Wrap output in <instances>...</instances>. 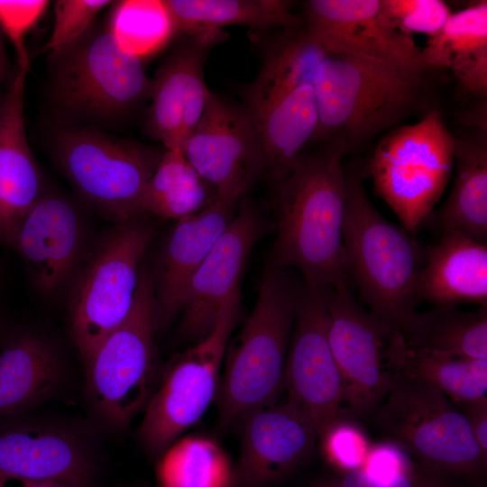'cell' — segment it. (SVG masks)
I'll return each mask as SVG.
<instances>
[{
    "label": "cell",
    "instance_id": "6da1fadb",
    "mask_svg": "<svg viewBox=\"0 0 487 487\" xmlns=\"http://www.w3.org/2000/svg\"><path fill=\"white\" fill-rule=\"evenodd\" d=\"M346 150L327 144L302 153L276 182V238L270 262L298 269L311 289L348 288L343 244Z\"/></svg>",
    "mask_w": 487,
    "mask_h": 487
},
{
    "label": "cell",
    "instance_id": "7a4b0ae2",
    "mask_svg": "<svg viewBox=\"0 0 487 487\" xmlns=\"http://www.w3.org/2000/svg\"><path fill=\"white\" fill-rule=\"evenodd\" d=\"M426 72L328 53L314 81L318 124L313 141L348 152L400 124L423 105Z\"/></svg>",
    "mask_w": 487,
    "mask_h": 487
},
{
    "label": "cell",
    "instance_id": "3957f363",
    "mask_svg": "<svg viewBox=\"0 0 487 487\" xmlns=\"http://www.w3.org/2000/svg\"><path fill=\"white\" fill-rule=\"evenodd\" d=\"M343 244L350 279L374 317L400 333L417 314L423 255L407 231L386 220L360 174L345 172Z\"/></svg>",
    "mask_w": 487,
    "mask_h": 487
},
{
    "label": "cell",
    "instance_id": "277c9868",
    "mask_svg": "<svg viewBox=\"0 0 487 487\" xmlns=\"http://www.w3.org/2000/svg\"><path fill=\"white\" fill-rule=\"evenodd\" d=\"M299 291L283 269L266 263L253 309L226 347L216 396L222 427L278 402Z\"/></svg>",
    "mask_w": 487,
    "mask_h": 487
},
{
    "label": "cell",
    "instance_id": "5b68a950",
    "mask_svg": "<svg viewBox=\"0 0 487 487\" xmlns=\"http://www.w3.org/2000/svg\"><path fill=\"white\" fill-rule=\"evenodd\" d=\"M158 328L152 273L141 269L129 315L84 363L85 396L98 427L124 430L145 410L163 368L155 344Z\"/></svg>",
    "mask_w": 487,
    "mask_h": 487
},
{
    "label": "cell",
    "instance_id": "8992f818",
    "mask_svg": "<svg viewBox=\"0 0 487 487\" xmlns=\"http://www.w3.org/2000/svg\"><path fill=\"white\" fill-rule=\"evenodd\" d=\"M370 418L385 443L436 473L471 481L486 467L487 456L464 414L440 391L412 376L399 372Z\"/></svg>",
    "mask_w": 487,
    "mask_h": 487
},
{
    "label": "cell",
    "instance_id": "52a82bcc",
    "mask_svg": "<svg viewBox=\"0 0 487 487\" xmlns=\"http://www.w3.org/2000/svg\"><path fill=\"white\" fill-rule=\"evenodd\" d=\"M153 236V228L141 217L119 223L80 271L71 293L69 323L84 363L129 315L141 262Z\"/></svg>",
    "mask_w": 487,
    "mask_h": 487
},
{
    "label": "cell",
    "instance_id": "ba28073f",
    "mask_svg": "<svg viewBox=\"0 0 487 487\" xmlns=\"http://www.w3.org/2000/svg\"><path fill=\"white\" fill-rule=\"evenodd\" d=\"M240 297L239 286L225 299L212 332L163 366L137 429L138 439L148 453L160 455L170 449L216 398L220 370L238 317Z\"/></svg>",
    "mask_w": 487,
    "mask_h": 487
},
{
    "label": "cell",
    "instance_id": "9c48e42d",
    "mask_svg": "<svg viewBox=\"0 0 487 487\" xmlns=\"http://www.w3.org/2000/svg\"><path fill=\"white\" fill-rule=\"evenodd\" d=\"M455 136L431 111L393 129L377 144L370 172L379 196L414 233L442 196L455 161Z\"/></svg>",
    "mask_w": 487,
    "mask_h": 487
},
{
    "label": "cell",
    "instance_id": "30bf717a",
    "mask_svg": "<svg viewBox=\"0 0 487 487\" xmlns=\"http://www.w3.org/2000/svg\"><path fill=\"white\" fill-rule=\"evenodd\" d=\"M53 59V98L70 115L118 119L151 95L142 59L124 51L108 26L91 28Z\"/></svg>",
    "mask_w": 487,
    "mask_h": 487
},
{
    "label": "cell",
    "instance_id": "8fae6325",
    "mask_svg": "<svg viewBox=\"0 0 487 487\" xmlns=\"http://www.w3.org/2000/svg\"><path fill=\"white\" fill-rule=\"evenodd\" d=\"M53 151L62 171L86 201L117 224L140 217L141 198L162 153L84 128L57 133Z\"/></svg>",
    "mask_w": 487,
    "mask_h": 487
},
{
    "label": "cell",
    "instance_id": "7c38bea8",
    "mask_svg": "<svg viewBox=\"0 0 487 487\" xmlns=\"http://www.w3.org/2000/svg\"><path fill=\"white\" fill-rule=\"evenodd\" d=\"M328 315V340L344 402L351 415L370 417L400 372L401 337L362 308L346 287L330 289Z\"/></svg>",
    "mask_w": 487,
    "mask_h": 487
},
{
    "label": "cell",
    "instance_id": "4fadbf2b",
    "mask_svg": "<svg viewBox=\"0 0 487 487\" xmlns=\"http://www.w3.org/2000/svg\"><path fill=\"white\" fill-rule=\"evenodd\" d=\"M90 425L27 413L0 418V477L92 487L99 465Z\"/></svg>",
    "mask_w": 487,
    "mask_h": 487
},
{
    "label": "cell",
    "instance_id": "5bb4252c",
    "mask_svg": "<svg viewBox=\"0 0 487 487\" xmlns=\"http://www.w3.org/2000/svg\"><path fill=\"white\" fill-rule=\"evenodd\" d=\"M329 292L299 288L283 383L286 400L308 418L318 438L348 416L328 340Z\"/></svg>",
    "mask_w": 487,
    "mask_h": 487
},
{
    "label": "cell",
    "instance_id": "9a60e30c",
    "mask_svg": "<svg viewBox=\"0 0 487 487\" xmlns=\"http://www.w3.org/2000/svg\"><path fill=\"white\" fill-rule=\"evenodd\" d=\"M182 152L215 196L237 203L249 191L265 163L254 124L245 109L211 91L203 115Z\"/></svg>",
    "mask_w": 487,
    "mask_h": 487
},
{
    "label": "cell",
    "instance_id": "2e32d148",
    "mask_svg": "<svg viewBox=\"0 0 487 487\" xmlns=\"http://www.w3.org/2000/svg\"><path fill=\"white\" fill-rule=\"evenodd\" d=\"M307 30L327 53L430 70L412 39L387 26L379 0H309Z\"/></svg>",
    "mask_w": 487,
    "mask_h": 487
},
{
    "label": "cell",
    "instance_id": "e0dca14e",
    "mask_svg": "<svg viewBox=\"0 0 487 487\" xmlns=\"http://www.w3.org/2000/svg\"><path fill=\"white\" fill-rule=\"evenodd\" d=\"M222 37L221 30L189 34L152 79L147 127L166 150L182 151L203 115L209 93L204 66L209 51Z\"/></svg>",
    "mask_w": 487,
    "mask_h": 487
},
{
    "label": "cell",
    "instance_id": "ac0fdd59",
    "mask_svg": "<svg viewBox=\"0 0 487 487\" xmlns=\"http://www.w3.org/2000/svg\"><path fill=\"white\" fill-rule=\"evenodd\" d=\"M264 222L247 200L213 246L189 282L179 331L193 344L214 329L225 299L239 287L248 256L262 234Z\"/></svg>",
    "mask_w": 487,
    "mask_h": 487
},
{
    "label": "cell",
    "instance_id": "d6986e66",
    "mask_svg": "<svg viewBox=\"0 0 487 487\" xmlns=\"http://www.w3.org/2000/svg\"><path fill=\"white\" fill-rule=\"evenodd\" d=\"M236 487H265L293 473L313 452L317 431L287 400L254 409L242 420Z\"/></svg>",
    "mask_w": 487,
    "mask_h": 487
},
{
    "label": "cell",
    "instance_id": "ffe728a7",
    "mask_svg": "<svg viewBox=\"0 0 487 487\" xmlns=\"http://www.w3.org/2000/svg\"><path fill=\"white\" fill-rule=\"evenodd\" d=\"M83 222L75 205L53 192H44L27 212L14 248L45 294L58 291L74 272L83 248Z\"/></svg>",
    "mask_w": 487,
    "mask_h": 487
},
{
    "label": "cell",
    "instance_id": "44dd1931",
    "mask_svg": "<svg viewBox=\"0 0 487 487\" xmlns=\"http://www.w3.org/2000/svg\"><path fill=\"white\" fill-rule=\"evenodd\" d=\"M236 204L215 196L198 212L177 220L152 273L159 328L181 312L191 278L231 222Z\"/></svg>",
    "mask_w": 487,
    "mask_h": 487
},
{
    "label": "cell",
    "instance_id": "7402d4cb",
    "mask_svg": "<svg viewBox=\"0 0 487 487\" xmlns=\"http://www.w3.org/2000/svg\"><path fill=\"white\" fill-rule=\"evenodd\" d=\"M26 74L19 69L0 102V244L12 247L25 215L45 192L25 132Z\"/></svg>",
    "mask_w": 487,
    "mask_h": 487
},
{
    "label": "cell",
    "instance_id": "603a6c76",
    "mask_svg": "<svg viewBox=\"0 0 487 487\" xmlns=\"http://www.w3.org/2000/svg\"><path fill=\"white\" fill-rule=\"evenodd\" d=\"M57 345L47 336L25 331L0 352V418L27 413L52 398L66 377Z\"/></svg>",
    "mask_w": 487,
    "mask_h": 487
},
{
    "label": "cell",
    "instance_id": "cb8c5ba5",
    "mask_svg": "<svg viewBox=\"0 0 487 487\" xmlns=\"http://www.w3.org/2000/svg\"><path fill=\"white\" fill-rule=\"evenodd\" d=\"M419 302L487 307V246L461 231L445 233L427 253L418 282Z\"/></svg>",
    "mask_w": 487,
    "mask_h": 487
},
{
    "label": "cell",
    "instance_id": "d4e9b609",
    "mask_svg": "<svg viewBox=\"0 0 487 487\" xmlns=\"http://www.w3.org/2000/svg\"><path fill=\"white\" fill-rule=\"evenodd\" d=\"M248 114L259 137L265 172L277 182L316 134L318 118L314 84L281 92Z\"/></svg>",
    "mask_w": 487,
    "mask_h": 487
},
{
    "label": "cell",
    "instance_id": "484cf974",
    "mask_svg": "<svg viewBox=\"0 0 487 487\" xmlns=\"http://www.w3.org/2000/svg\"><path fill=\"white\" fill-rule=\"evenodd\" d=\"M455 179L438 211L445 233L461 231L476 241L487 237V132L474 128L455 137Z\"/></svg>",
    "mask_w": 487,
    "mask_h": 487
},
{
    "label": "cell",
    "instance_id": "4316f807",
    "mask_svg": "<svg viewBox=\"0 0 487 487\" xmlns=\"http://www.w3.org/2000/svg\"><path fill=\"white\" fill-rule=\"evenodd\" d=\"M411 351L487 360V308L464 312L436 305L417 314L399 333Z\"/></svg>",
    "mask_w": 487,
    "mask_h": 487
},
{
    "label": "cell",
    "instance_id": "83f0119b",
    "mask_svg": "<svg viewBox=\"0 0 487 487\" xmlns=\"http://www.w3.org/2000/svg\"><path fill=\"white\" fill-rule=\"evenodd\" d=\"M327 51L299 23L281 29L268 46L262 66L246 91L245 110L252 113L276 95L314 84Z\"/></svg>",
    "mask_w": 487,
    "mask_h": 487
},
{
    "label": "cell",
    "instance_id": "f1b7e54d",
    "mask_svg": "<svg viewBox=\"0 0 487 487\" xmlns=\"http://www.w3.org/2000/svg\"><path fill=\"white\" fill-rule=\"evenodd\" d=\"M175 32L188 35L244 25L256 30L299 24L287 0H163Z\"/></svg>",
    "mask_w": 487,
    "mask_h": 487
},
{
    "label": "cell",
    "instance_id": "f546056e",
    "mask_svg": "<svg viewBox=\"0 0 487 487\" xmlns=\"http://www.w3.org/2000/svg\"><path fill=\"white\" fill-rule=\"evenodd\" d=\"M214 197L181 150H166L141 198L138 216L179 220L207 207Z\"/></svg>",
    "mask_w": 487,
    "mask_h": 487
},
{
    "label": "cell",
    "instance_id": "4dcf8cb0",
    "mask_svg": "<svg viewBox=\"0 0 487 487\" xmlns=\"http://www.w3.org/2000/svg\"><path fill=\"white\" fill-rule=\"evenodd\" d=\"M400 372L437 389L454 402L486 396L487 360L416 352L403 344Z\"/></svg>",
    "mask_w": 487,
    "mask_h": 487
},
{
    "label": "cell",
    "instance_id": "1f68e13d",
    "mask_svg": "<svg viewBox=\"0 0 487 487\" xmlns=\"http://www.w3.org/2000/svg\"><path fill=\"white\" fill-rule=\"evenodd\" d=\"M107 26L120 46L140 59L159 51L176 32L163 0L120 1Z\"/></svg>",
    "mask_w": 487,
    "mask_h": 487
},
{
    "label": "cell",
    "instance_id": "d6a6232c",
    "mask_svg": "<svg viewBox=\"0 0 487 487\" xmlns=\"http://www.w3.org/2000/svg\"><path fill=\"white\" fill-rule=\"evenodd\" d=\"M487 48V2L480 1L452 14L443 27L428 37L421 51L431 69L454 67Z\"/></svg>",
    "mask_w": 487,
    "mask_h": 487
},
{
    "label": "cell",
    "instance_id": "836d02e7",
    "mask_svg": "<svg viewBox=\"0 0 487 487\" xmlns=\"http://www.w3.org/2000/svg\"><path fill=\"white\" fill-rule=\"evenodd\" d=\"M161 480L165 487H224L228 482L227 462L212 441L187 438L166 456Z\"/></svg>",
    "mask_w": 487,
    "mask_h": 487
},
{
    "label": "cell",
    "instance_id": "e575fe53",
    "mask_svg": "<svg viewBox=\"0 0 487 487\" xmlns=\"http://www.w3.org/2000/svg\"><path fill=\"white\" fill-rule=\"evenodd\" d=\"M463 481L409 460L400 468L389 472H372L363 466L346 470L311 487H470Z\"/></svg>",
    "mask_w": 487,
    "mask_h": 487
},
{
    "label": "cell",
    "instance_id": "d590c367",
    "mask_svg": "<svg viewBox=\"0 0 487 487\" xmlns=\"http://www.w3.org/2000/svg\"><path fill=\"white\" fill-rule=\"evenodd\" d=\"M380 15L391 29L412 33L435 35L453 14L441 0H379Z\"/></svg>",
    "mask_w": 487,
    "mask_h": 487
},
{
    "label": "cell",
    "instance_id": "8d00e7d4",
    "mask_svg": "<svg viewBox=\"0 0 487 487\" xmlns=\"http://www.w3.org/2000/svg\"><path fill=\"white\" fill-rule=\"evenodd\" d=\"M111 3L108 0L55 1L52 32L41 52H49L53 58L76 43L91 29L97 14Z\"/></svg>",
    "mask_w": 487,
    "mask_h": 487
},
{
    "label": "cell",
    "instance_id": "74e56055",
    "mask_svg": "<svg viewBox=\"0 0 487 487\" xmlns=\"http://www.w3.org/2000/svg\"><path fill=\"white\" fill-rule=\"evenodd\" d=\"M49 4L46 0H0V30L14 49L19 69L26 72L31 62L25 38Z\"/></svg>",
    "mask_w": 487,
    "mask_h": 487
},
{
    "label": "cell",
    "instance_id": "f35d334b",
    "mask_svg": "<svg viewBox=\"0 0 487 487\" xmlns=\"http://www.w3.org/2000/svg\"><path fill=\"white\" fill-rule=\"evenodd\" d=\"M320 439L328 457L345 464L347 470L360 467V462L369 454V446L363 435L346 421L334 427Z\"/></svg>",
    "mask_w": 487,
    "mask_h": 487
},
{
    "label": "cell",
    "instance_id": "ab89813d",
    "mask_svg": "<svg viewBox=\"0 0 487 487\" xmlns=\"http://www.w3.org/2000/svg\"><path fill=\"white\" fill-rule=\"evenodd\" d=\"M462 88L481 99L487 96V48H483L451 69Z\"/></svg>",
    "mask_w": 487,
    "mask_h": 487
},
{
    "label": "cell",
    "instance_id": "60d3db41",
    "mask_svg": "<svg viewBox=\"0 0 487 487\" xmlns=\"http://www.w3.org/2000/svg\"><path fill=\"white\" fill-rule=\"evenodd\" d=\"M482 454L487 456V397L456 402Z\"/></svg>",
    "mask_w": 487,
    "mask_h": 487
},
{
    "label": "cell",
    "instance_id": "b9f144b4",
    "mask_svg": "<svg viewBox=\"0 0 487 487\" xmlns=\"http://www.w3.org/2000/svg\"><path fill=\"white\" fill-rule=\"evenodd\" d=\"M486 106V98L481 99L463 120L476 129L487 132Z\"/></svg>",
    "mask_w": 487,
    "mask_h": 487
},
{
    "label": "cell",
    "instance_id": "7bdbcfd3",
    "mask_svg": "<svg viewBox=\"0 0 487 487\" xmlns=\"http://www.w3.org/2000/svg\"><path fill=\"white\" fill-rule=\"evenodd\" d=\"M0 487H70L64 484L29 481L14 477H0Z\"/></svg>",
    "mask_w": 487,
    "mask_h": 487
},
{
    "label": "cell",
    "instance_id": "ee69618b",
    "mask_svg": "<svg viewBox=\"0 0 487 487\" xmlns=\"http://www.w3.org/2000/svg\"><path fill=\"white\" fill-rule=\"evenodd\" d=\"M5 60L4 48H3L2 41L0 37V83L3 79V76L5 72Z\"/></svg>",
    "mask_w": 487,
    "mask_h": 487
},
{
    "label": "cell",
    "instance_id": "f6af8a7d",
    "mask_svg": "<svg viewBox=\"0 0 487 487\" xmlns=\"http://www.w3.org/2000/svg\"><path fill=\"white\" fill-rule=\"evenodd\" d=\"M1 102V101H0Z\"/></svg>",
    "mask_w": 487,
    "mask_h": 487
}]
</instances>
